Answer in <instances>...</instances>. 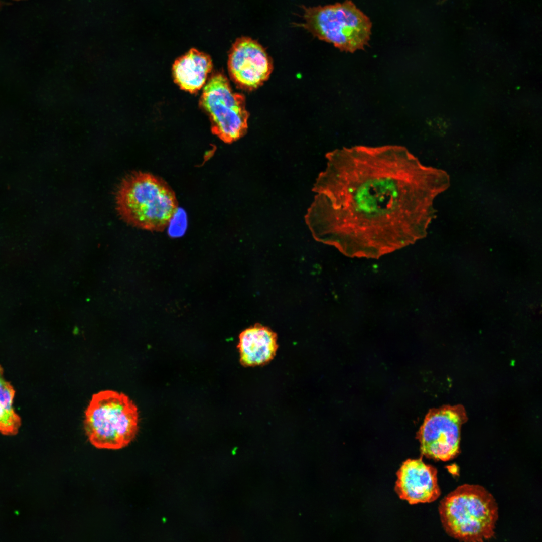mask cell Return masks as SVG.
Returning <instances> with one entry per match:
<instances>
[{
  "label": "cell",
  "mask_w": 542,
  "mask_h": 542,
  "mask_svg": "<svg viewBox=\"0 0 542 542\" xmlns=\"http://www.w3.org/2000/svg\"><path fill=\"white\" fill-rule=\"evenodd\" d=\"M228 67L232 79L242 89L258 88L269 78L273 61L264 48L248 37L237 39L229 51Z\"/></svg>",
  "instance_id": "ba28073f"
},
{
  "label": "cell",
  "mask_w": 542,
  "mask_h": 542,
  "mask_svg": "<svg viewBox=\"0 0 542 542\" xmlns=\"http://www.w3.org/2000/svg\"><path fill=\"white\" fill-rule=\"evenodd\" d=\"M15 390L5 379L0 366V433L5 435H16L21 426V419L13 408Z\"/></svg>",
  "instance_id": "7c38bea8"
},
{
  "label": "cell",
  "mask_w": 542,
  "mask_h": 542,
  "mask_svg": "<svg viewBox=\"0 0 542 542\" xmlns=\"http://www.w3.org/2000/svg\"><path fill=\"white\" fill-rule=\"evenodd\" d=\"M467 420L465 410L461 405L432 410L418 432L421 454L443 461L455 458L460 451L461 427Z\"/></svg>",
  "instance_id": "52a82bcc"
},
{
  "label": "cell",
  "mask_w": 542,
  "mask_h": 542,
  "mask_svg": "<svg viewBox=\"0 0 542 542\" xmlns=\"http://www.w3.org/2000/svg\"><path fill=\"white\" fill-rule=\"evenodd\" d=\"M115 198L117 211L123 221L151 231H163L178 207L175 192L165 181L141 171L121 180Z\"/></svg>",
  "instance_id": "7a4b0ae2"
},
{
  "label": "cell",
  "mask_w": 542,
  "mask_h": 542,
  "mask_svg": "<svg viewBox=\"0 0 542 542\" xmlns=\"http://www.w3.org/2000/svg\"><path fill=\"white\" fill-rule=\"evenodd\" d=\"M138 409L122 392L112 390L94 394L84 413V428L89 442L100 449L128 446L139 430Z\"/></svg>",
  "instance_id": "277c9868"
},
{
  "label": "cell",
  "mask_w": 542,
  "mask_h": 542,
  "mask_svg": "<svg viewBox=\"0 0 542 542\" xmlns=\"http://www.w3.org/2000/svg\"><path fill=\"white\" fill-rule=\"evenodd\" d=\"M212 68V60L208 55L192 48L175 61L173 66L174 81L182 89L195 93L203 86Z\"/></svg>",
  "instance_id": "8fae6325"
},
{
  "label": "cell",
  "mask_w": 542,
  "mask_h": 542,
  "mask_svg": "<svg viewBox=\"0 0 542 542\" xmlns=\"http://www.w3.org/2000/svg\"><path fill=\"white\" fill-rule=\"evenodd\" d=\"M396 475L395 491L410 504L430 503L440 495L437 469L421 458L405 461Z\"/></svg>",
  "instance_id": "9c48e42d"
},
{
  "label": "cell",
  "mask_w": 542,
  "mask_h": 542,
  "mask_svg": "<svg viewBox=\"0 0 542 542\" xmlns=\"http://www.w3.org/2000/svg\"><path fill=\"white\" fill-rule=\"evenodd\" d=\"M237 348L242 365H265L276 355L278 349L277 335L269 327L256 323L240 333Z\"/></svg>",
  "instance_id": "30bf717a"
},
{
  "label": "cell",
  "mask_w": 542,
  "mask_h": 542,
  "mask_svg": "<svg viewBox=\"0 0 542 542\" xmlns=\"http://www.w3.org/2000/svg\"><path fill=\"white\" fill-rule=\"evenodd\" d=\"M326 158L305 216L315 240L374 257L426 236L434 200L449 184L446 172L400 145L343 147Z\"/></svg>",
  "instance_id": "6da1fadb"
},
{
  "label": "cell",
  "mask_w": 542,
  "mask_h": 542,
  "mask_svg": "<svg viewBox=\"0 0 542 542\" xmlns=\"http://www.w3.org/2000/svg\"><path fill=\"white\" fill-rule=\"evenodd\" d=\"M439 513L445 532L467 542H480L493 537L498 518L497 503L483 487L464 484L440 502Z\"/></svg>",
  "instance_id": "3957f363"
},
{
  "label": "cell",
  "mask_w": 542,
  "mask_h": 542,
  "mask_svg": "<svg viewBox=\"0 0 542 542\" xmlns=\"http://www.w3.org/2000/svg\"><path fill=\"white\" fill-rule=\"evenodd\" d=\"M200 104L209 116L212 132L224 142L231 143L246 133L249 114L245 97L232 91L222 74L215 73L210 78Z\"/></svg>",
  "instance_id": "8992f818"
},
{
  "label": "cell",
  "mask_w": 542,
  "mask_h": 542,
  "mask_svg": "<svg viewBox=\"0 0 542 542\" xmlns=\"http://www.w3.org/2000/svg\"><path fill=\"white\" fill-rule=\"evenodd\" d=\"M304 9L302 26L319 39L351 53L368 44L371 23L351 1Z\"/></svg>",
  "instance_id": "5b68a950"
}]
</instances>
